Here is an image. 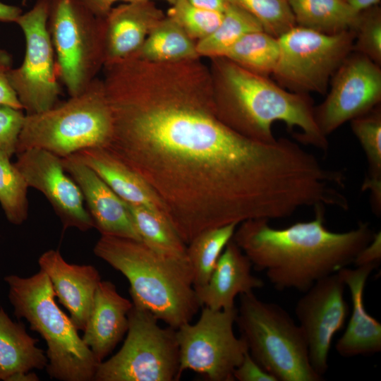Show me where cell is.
<instances>
[{
	"instance_id": "cell-5",
	"label": "cell",
	"mask_w": 381,
	"mask_h": 381,
	"mask_svg": "<svg viewBox=\"0 0 381 381\" xmlns=\"http://www.w3.org/2000/svg\"><path fill=\"white\" fill-rule=\"evenodd\" d=\"M4 280L16 318H24L46 342L49 376L60 381H94L100 362L57 305L46 273L40 270L28 277L9 275Z\"/></svg>"
},
{
	"instance_id": "cell-28",
	"label": "cell",
	"mask_w": 381,
	"mask_h": 381,
	"mask_svg": "<svg viewBox=\"0 0 381 381\" xmlns=\"http://www.w3.org/2000/svg\"><path fill=\"white\" fill-rule=\"evenodd\" d=\"M255 74L272 75L279 56L278 38L264 30L246 34L222 56Z\"/></svg>"
},
{
	"instance_id": "cell-21",
	"label": "cell",
	"mask_w": 381,
	"mask_h": 381,
	"mask_svg": "<svg viewBox=\"0 0 381 381\" xmlns=\"http://www.w3.org/2000/svg\"><path fill=\"white\" fill-rule=\"evenodd\" d=\"M375 268L373 265L346 267L338 272L349 290L352 304L349 323L335 345L342 357L372 355L381 351V323L368 313L364 305L367 279Z\"/></svg>"
},
{
	"instance_id": "cell-43",
	"label": "cell",
	"mask_w": 381,
	"mask_h": 381,
	"mask_svg": "<svg viewBox=\"0 0 381 381\" xmlns=\"http://www.w3.org/2000/svg\"><path fill=\"white\" fill-rule=\"evenodd\" d=\"M38 375L32 370L21 372L13 375L9 381H39Z\"/></svg>"
},
{
	"instance_id": "cell-16",
	"label": "cell",
	"mask_w": 381,
	"mask_h": 381,
	"mask_svg": "<svg viewBox=\"0 0 381 381\" xmlns=\"http://www.w3.org/2000/svg\"><path fill=\"white\" fill-rule=\"evenodd\" d=\"M61 162L80 188L94 227L101 235L141 241L125 201L75 155L61 158Z\"/></svg>"
},
{
	"instance_id": "cell-20",
	"label": "cell",
	"mask_w": 381,
	"mask_h": 381,
	"mask_svg": "<svg viewBox=\"0 0 381 381\" xmlns=\"http://www.w3.org/2000/svg\"><path fill=\"white\" fill-rule=\"evenodd\" d=\"M132 307V301L120 295L114 284L100 281L82 337L100 363L126 334Z\"/></svg>"
},
{
	"instance_id": "cell-6",
	"label": "cell",
	"mask_w": 381,
	"mask_h": 381,
	"mask_svg": "<svg viewBox=\"0 0 381 381\" xmlns=\"http://www.w3.org/2000/svg\"><path fill=\"white\" fill-rule=\"evenodd\" d=\"M112 128L103 81L96 78L66 101L40 113L25 114L16 154L38 148L64 158L85 148L105 147Z\"/></svg>"
},
{
	"instance_id": "cell-10",
	"label": "cell",
	"mask_w": 381,
	"mask_h": 381,
	"mask_svg": "<svg viewBox=\"0 0 381 381\" xmlns=\"http://www.w3.org/2000/svg\"><path fill=\"white\" fill-rule=\"evenodd\" d=\"M277 83L296 93L325 95L330 80L353 52L354 32L325 35L296 25L278 37Z\"/></svg>"
},
{
	"instance_id": "cell-30",
	"label": "cell",
	"mask_w": 381,
	"mask_h": 381,
	"mask_svg": "<svg viewBox=\"0 0 381 381\" xmlns=\"http://www.w3.org/2000/svg\"><path fill=\"white\" fill-rule=\"evenodd\" d=\"M259 30L263 28L255 18L229 1L218 27L208 37L196 42L198 54L201 59L222 56L244 35Z\"/></svg>"
},
{
	"instance_id": "cell-26",
	"label": "cell",
	"mask_w": 381,
	"mask_h": 381,
	"mask_svg": "<svg viewBox=\"0 0 381 381\" xmlns=\"http://www.w3.org/2000/svg\"><path fill=\"white\" fill-rule=\"evenodd\" d=\"M351 121L367 159L368 174L363 190L370 192L373 211L381 210V107L377 105Z\"/></svg>"
},
{
	"instance_id": "cell-24",
	"label": "cell",
	"mask_w": 381,
	"mask_h": 381,
	"mask_svg": "<svg viewBox=\"0 0 381 381\" xmlns=\"http://www.w3.org/2000/svg\"><path fill=\"white\" fill-rule=\"evenodd\" d=\"M132 57L152 63H172L201 59L193 40L172 18H162L153 27Z\"/></svg>"
},
{
	"instance_id": "cell-8",
	"label": "cell",
	"mask_w": 381,
	"mask_h": 381,
	"mask_svg": "<svg viewBox=\"0 0 381 381\" xmlns=\"http://www.w3.org/2000/svg\"><path fill=\"white\" fill-rule=\"evenodd\" d=\"M118 352L102 361L94 381H176L181 377L176 329L162 327L146 309L133 304Z\"/></svg>"
},
{
	"instance_id": "cell-9",
	"label": "cell",
	"mask_w": 381,
	"mask_h": 381,
	"mask_svg": "<svg viewBox=\"0 0 381 381\" xmlns=\"http://www.w3.org/2000/svg\"><path fill=\"white\" fill-rule=\"evenodd\" d=\"M47 26L59 80L75 95L104 67L101 18L80 0H49Z\"/></svg>"
},
{
	"instance_id": "cell-32",
	"label": "cell",
	"mask_w": 381,
	"mask_h": 381,
	"mask_svg": "<svg viewBox=\"0 0 381 381\" xmlns=\"http://www.w3.org/2000/svg\"><path fill=\"white\" fill-rule=\"evenodd\" d=\"M261 24L263 30L279 37L296 25L288 0H229Z\"/></svg>"
},
{
	"instance_id": "cell-42",
	"label": "cell",
	"mask_w": 381,
	"mask_h": 381,
	"mask_svg": "<svg viewBox=\"0 0 381 381\" xmlns=\"http://www.w3.org/2000/svg\"><path fill=\"white\" fill-rule=\"evenodd\" d=\"M353 10L360 13L374 6H377L380 0H344Z\"/></svg>"
},
{
	"instance_id": "cell-37",
	"label": "cell",
	"mask_w": 381,
	"mask_h": 381,
	"mask_svg": "<svg viewBox=\"0 0 381 381\" xmlns=\"http://www.w3.org/2000/svg\"><path fill=\"white\" fill-rule=\"evenodd\" d=\"M234 378L238 381H277L253 358L248 351L235 369Z\"/></svg>"
},
{
	"instance_id": "cell-41",
	"label": "cell",
	"mask_w": 381,
	"mask_h": 381,
	"mask_svg": "<svg viewBox=\"0 0 381 381\" xmlns=\"http://www.w3.org/2000/svg\"><path fill=\"white\" fill-rule=\"evenodd\" d=\"M22 13L19 6L0 1V22L15 23Z\"/></svg>"
},
{
	"instance_id": "cell-2",
	"label": "cell",
	"mask_w": 381,
	"mask_h": 381,
	"mask_svg": "<svg viewBox=\"0 0 381 381\" xmlns=\"http://www.w3.org/2000/svg\"><path fill=\"white\" fill-rule=\"evenodd\" d=\"M314 211L313 220L284 229L255 219L241 222L234 231L232 240L277 290L304 293L317 281L352 264L373 238L375 232L367 222L334 232L325 225V208Z\"/></svg>"
},
{
	"instance_id": "cell-29",
	"label": "cell",
	"mask_w": 381,
	"mask_h": 381,
	"mask_svg": "<svg viewBox=\"0 0 381 381\" xmlns=\"http://www.w3.org/2000/svg\"><path fill=\"white\" fill-rule=\"evenodd\" d=\"M238 225L233 223L205 230L187 244L186 257L193 272L194 288L207 283Z\"/></svg>"
},
{
	"instance_id": "cell-27",
	"label": "cell",
	"mask_w": 381,
	"mask_h": 381,
	"mask_svg": "<svg viewBox=\"0 0 381 381\" xmlns=\"http://www.w3.org/2000/svg\"><path fill=\"white\" fill-rule=\"evenodd\" d=\"M126 203L142 242L165 256L187 258V245L165 215L143 206Z\"/></svg>"
},
{
	"instance_id": "cell-40",
	"label": "cell",
	"mask_w": 381,
	"mask_h": 381,
	"mask_svg": "<svg viewBox=\"0 0 381 381\" xmlns=\"http://www.w3.org/2000/svg\"><path fill=\"white\" fill-rule=\"evenodd\" d=\"M198 8L224 13L229 0H186Z\"/></svg>"
},
{
	"instance_id": "cell-33",
	"label": "cell",
	"mask_w": 381,
	"mask_h": 381,
	"mask_svg": "<svg viewBox=\"0 0 381 381\" xmlns=\"http://www.w3.org/2000/svg\"><path fill=\"white\" fill-rule=\"evenodd\" d=\"M166 15L177 23L195 42L212 33L223 17V13L198 8L186 0H176Z\"/></svg>"
},
{
	"instance_id": "cell-14",
	"label": "cell",
	"mask_w": 381,
	"mask_h": 381,
	"mask_svg": "<svg viewBox=\"0 0 381 381\" xmlns=\"http://www.w3.org/2000/svg\"><path fill=\"white\" fill-rule=\"evenodd\" d=\"M346 286L339 272L317 281L304 292L295 307V314L307 342L313 370L321 377L327 372L328 357L335 334L349 315L344 298Z\"/></svg>"
},
{
	"instance_id": "cell-36",
	"label": "cell",
	"mask_w": 381,
	"mask_h": 381,
	"mask_svg": "<svg viewBox=\"0 0 381 381\" xmlns=\"http://www.w3.org/2000/svg\"><path fill=\"white\" fill-rule=\"evenodd\" d=\"M11 68V56L6 51L0 49V104L23 110L8 79Z\"/></svg>"
},
{
	"instance_id": "cell-19",
	"label": "cell",
	"mask_w": 381,
	"mask_h": 381,
	"mask_svg": "<svg viewBox=\"0 0 381 381\" xmlns=\"http://www.w3.org/2000/svg\"><path fill=\"white\" fill-rule=\"evenodd\" d=\"M249 258L232 238L220 255L207 283L195 290L201 306L212 310L235 308V298L241 294L261 289L262 279L252 274Z\"/></svg>"
},
{
	"instance_id": "cell-4",
	"label": "cell",
	"mask_w": 381,
	"mask_h": 381,
	"mask_svg": "<svg viewBox=\"0 0 381 381\" xmlns=\"http://www.w3.org/2000/svg\"><path fill=\"white\" fill-rule=\"evenodd\" d=\"M94 254L128 281L135 306L175 329L190 322L202 307L189 262L162 255L141 241L101 235Z\"/></svg>"
},
{
	"instance_id": "cell-23",
	"label": "cell",
	"mask_w": 381,
	"mask_h": 381,
	"mask_svg": "<svg viewBox=\"0 0 381 381\" xmlns=\"http://www.w3.org/2000/svg\"><path fill=\"white\" fill-rule=\"evenodd\" d=\"M38 342L22 322H13L1 307L0 380L9 381L17 373L46 368L47 358Z\"/></svg>"
},
{
	"instance_id": "cell-31",
	"label": "cell",
	"mask_w": 381,
	"mask_h": 381,
	"mask_svg": "<svg viewBox=\"0 0 381 381\" xmlns=\"http://www.w3.org/2000/svg\"><path fill=\"white\" fill-rule=\"evenodd\" d=\"M28 185L10 157L0 151V204L7 219L20 225L28 218Z\"/></svg>"
},
{
	"instance_id": "cell-11",
	"label": "cell",
	"mask_w": 381,
	"mask_h": 381,
	"mask_svg": "<svg viewBox=\"0 0 381 381\" xmlns=\"http://www.w3.org/2000/svg\"><path fill=\"white\" fill-rule=\"evenodd\" d=\"M237 308L212 310L202 306L198 321L176 329L180 374L194 371L210 381H234V372L248 351L234 331Z\"/></svg>"
},
{
	"instance_id": "cell-25",
	"label": "cell",
	"mask_w": 381,
	"mask_h": 381,
	"mask_svg": "<svg viewBox=\"0 0 381 381\" xmlns=\"http://www.w3.org/2000/svg\"><path fill=\"white\" fill-rule=\"evenodd\" d=\"M296 25L325 35L352 30L358 13L344 0H288Z\"/></svg>"
},
{
	"instance_id": "cell-38",
	"label": "cell",
	"mask_w": 381,
	"mask_h": 381,
	"mask_svg": "<svg viewBox=\"0 0 381 381\" xmlns=\"http://www.w3.org/2000/svg\"><path fill=\"white\" fill-rule=\"evenodd\" d=\"M381 260V234L375 233L371 241L356 255L353 264L355 267L373 265L377 267Z\"/></svg>"
},
{
	"instance_id": "cell-34",
	"label": "cell",
	"mask_w": 381,
	"mask_h": 381,
	"mask_svg": "<svg viewBox=\"0 0 381 381\" xmlns=\"http://www.w3.org/2000/svg\"><path fill=\"white\" fill-rule=\"evenodd\" d=\"M353 52L363 54L381 66V8L374 6L358 13L352 30Z\"/></svg>"
},
{
	"instance_id": "cell-7",
	"label": "cell",
	"mask_w": 381,
	"mask_h": 381,
	"mask_svg": "<svg viewBox=\"0 0 381 381\" xmlns=\"http://www.w3.org/2000/svg\"><path fill=\"white\" fill-rule=\"evenodd\" d=\"M235 324L253 358L277 381H320L300 327L280 306L253 292L239 295Z\"/></svg>"
},
{
	"instance_id": "cell-12",
	"label": "cell",
	"mask_w": 381,
	"mask_h": 381,
	"mask_svg": "<svg viewBox=\"0 0 381 381\" xmlns=\"http://www.w3.org/2000/svg\"><path fill=\"white\" fill-rule=\"evenodd\" d=\"M49 0H37L16 20L25 37L21 65L8 73L10 83L25 110L40 113L56 104L61 94L56 57L47 20Z\"/></svg>"
},
{
	"instance_id": "cell-35",
	"label": "cell",
	"mask_w": 381,
	"mask_h": 381,
	"mask_svg": "<svg viewBox=\"0 0 381 381\" xmlns=\"http://www.w3.org/2000/svg\"><path fill=\"white\" fill-rule=\"evenodd\" d=\"M25 117L23 109L0 104V151L10 158L16 153Z\"/></svg>"
},
{
	"instance_id": "cell-17",
	"label": "cell",
	"mask_w": 381,
	"mask_h": 381,
	"mask_svg": "<svg viewBox=\"0 0 381 381\" xmlns=\"http://www.w3.org/2000/svg\"><path fill=\"white\" fill-rule=\"evenodd\" d=\"M165 16L152 0L122 3L101 18L104 66L134 56Z\"/></svg>"
},
{
	"instance_id": "cell-39",
	"label": "cell",
	"mask_w": 381,
	"mask_h": 381,
	"mask_svg": "<svg viewBox=\"0 0 381 381\" xmlns=\"http://www.w3.org/2000/svg\"><path fill=\"white\" fill-rule=\"evenodd\" d=\"M84 5L97 17L102 18L118 2L128 3L144 0H80ZM153 1V0H152ZM171 5L176 0H164Z\"/></svg>"
},
{
	"instance_id": "cell-22",
	"label": "cell",
	"mask_w": 381,
	"mask_h": 381,
	"mask_svg": "<svg viewBox=\"0 0 381 381\" xmlns=\"http://www.w3.org/2000/svg\"><path fill=\"white\" fill-rule=\"evenodd\" d=\"M73 155L92 169L126 202L167 217L162 204L148 184L106 148H85Z\"/></svg>"
},
{
	"instance_id": "cell-13",
	"label": "cell",
	"mask_w": 381,
	"mask_h": 381,
	"mask_svg": "<svg viewBox=\"0 0 381 381\" xmlns=\"http://www.w3.org/2000/svg\"><path fill=\"white\" fill-rule=\"evenodd\" d=\"M329 84L325 100L314 107L315 122L327 138L346 122L380 104V66L363 54L352 52Z\"/></svg>"
},
{
	"instance_id": "cell-3",
	"label": "cell",
	"mask_w": 381,
	"mask_h": 381,
	"mask_svg": "<svg viewBox=\"0 0 381 381\" xmlns=\"http://www.w3.org/2000/svg\"><path fill=\"white\" fill-rule=\"evenodd\" d=\"M218 118L228 127L250 139L276 141L272 126L284 122L301 129L297 140L326 152L327 138L314 117V104L308 94L289 91L269 78L252 73L223 57L210 59L208 65Z\"/></svg>"
},
{
	"instance_id": "cell-18",
	"label": "cell",
	"mask_w": 381,
	"mask_h": 381,
	"mask_svg": "<svg viewBox=\"0 0 381 381\" xmlns=\"http://www.w3.org/2000/svg\"><path fill=\"white\" fill-rule=\"evenodd\" d=\"M38 264L49 277L59 302L68 311L76 328L83 331L101 281L99 271L91 265L68 263L54 249L43 253Z\"/></svg>"
},
{
	"instance_id": "cell-1",
	"label": "cell",
	"mask_w": 381,
	"mask_h": 381,
	"mask_svg": "<svg viewBox=\"0 0 381 381\" xmlns=\"http://www.w3.org/2000/svg\"><path fill=\"white\" fill-rule=\"evenodd\" d=\"M113 128L104 147L138 174L187 245L200 232L255 219H284L308 207L318 157L285 138H246L218 118L201 59L129 58L102 78Z\"/></svg>"
},
{
	"instance_id": "cell-15",
	"label": "cell",
	"mask_w": 381,
	"mask_h": 381,
	"mask_svg": "<svg viewBox=\"0 0 381 381\" xmlns=\"http://www.w3.org/2000/svg\"><path fill=\"white\" fill-rule=\"evenodd\" d=\"M14 164L28 186L46 197L64 229L86 231L94 227L80 189L64 170L61 158L43 149L31 148L17 153Z\"/></svg>"
}]
</instances>
